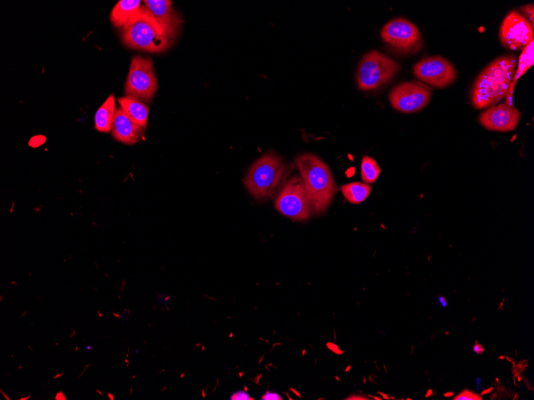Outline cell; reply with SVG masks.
Listing matches in <instances>:
<instances>
[{"label":"cell","mask_w":534,"mask_h":400,"mask_svg":"<svg viewBox=\"0 0 534 400\" xmlns=\"http://www.w3.org/2000/svg\"><path fill=\"white\" fill-rule=\"evenodd\" d=\"M534 62V40H533L530 45H528L524 50L522 51L521 55L519 58V67L517 69V72L515 74L514 78H512L509 94L507 95L506 102L510 104V99L512 98V92H514L516 83L517 81L526 72V70L530 69Z\"/></svg>","instance_id":"obj_18"},{"label":"cell","mask_w":534,"mask_h":400,"mask_svg":"<svg viewBox=\"0 0 534 400\" xmlns=\"http://www.w3.org/2000/svg\"><path fill=\"white\" fill-rule=\"evenodd\" d=\"M279 213L295 221H305L312 213L311 200L301 177H294L285 184L275 202Z\"/></svg>","instance_id":"obj_6"},{"label":"cell","mask_w":534,"mask_h":400,"mask_svg":"<svg viewBox=\"0 0 534 400\" xmlns=\"http://www.w3.org/2000/svg\"><path fill=\"white\" fill-rule=\"evenodd\" d=\"M453 396H454V392H449L444 394V397L446 398H450Z\"/></svg>","instance_id":"obj_28"},{"label":"cell","mask_w":534,"mask_h":400,"mask_svg":"<svg viewBox=\"0 0 534 400\" xmlns=\"http://www.w3.org/2000/svg\"><path fill=\"white\" fill-rule=\"evenodd\" d=\"M454 399L455 400H482V398L481 396H479L478 394L469 391L468 390V389H465V390L462 392L461 394H458V396H457Z\"/></svg>","instance_id":"obj_21"},{"label":"cell","mask_w":534,"mask_h":400,"mask_svg":"<svg viewBox=\"0 0 534 400\" xmlns=\"http://www.w3.org/2000/svg\"><path fill=\"white\" fill-rule=\"evenodd\" d=\"M533 28L519 10H512L500 26L499 39L507 49L523 51L533 40Z\"/></svg>","instance_id":"obj_11"},{"label":"cell","mask_w":534,"mask_h":400,"mask_svg":"<svg viewBox=\"0 0 534 400\" xmlns=\"http://www.w3.org/2000/svg\"><path fill=\"white\" fill-rule=\"evenodd\" d=\"M341 191L349 202L360 204L370 196L371 187L368 184L356 182L341 186Z\"/></svg>","instance_id":"obj_19"},{"label":"cell","mask_w":534,"mask_h":400,"mask_svg":"<svg viewBox=\"0 0 534 400\" xmlns=\"http://www.w3.org/2000/svg\"><path fill=\"white\" fill-rule=\"evenodd\" d=\"M262 399L263 400H279L283 399L281 397L279 396L278 394L274 393V392H267L266 394H264L262 396Z\"/></svg>","instance_id":"obj_24"},{"label":"cell","mask_w":534,"mask_h":400,"mask_svg":"<svg viewBox=\"0 0 534 400\" xmlns=\"http://www.w3.org/2000/svg\"><path fill=\"white\" fill-rule=\"evenodd\" d=\"M230 399L231 400H249V399H251V398L250 397L249 394L244 391H240V392L235 393L233 396H231Z\"/></svg>","instance_id":"obj_23"},{"label":"cell","mask_w":534,"mask_h":400,"mask_svg":"<svg viewBox=\"0 0 534 400\" xmlns=\"http://www.w3.org/2000/svg\"><path fill=\"white\" fill-rule=\"evenodd\" d=\"M297 168L311 200L312 213L325 212L337 191L331 171L324 161L312 154L297 157Z\"/></svg>","instance_id":"obj_2"},{"label":"cell","mask_w":534,"mask_h":400,"mask_svg":"<svg viewBox=\"0 0 534 400\" xmlns=\"http://www.w3.org/2000/svg\"><path fill=\"white\" fill-rule=\"evenodd\" d=\"M398 63L377 51H371L361 58L359 65L357 83L361 90L368 91L381 88L398 72Z\"/></svg>","instance_id":"obj_5"},{"label":"cell","mask_w":534,"mask_h":400,"mask_svg":"<svg viewBox=\"0 0 534 400\" xmlns=\"http://www.w3.org/2000/svg\"><path fill=\"white\" fill-rule=\"evenodd\" d=\"M383 41L398 53L409 54L418 49L422 35L411 21L397 18L388 22L381 32Z\"/></svg>","instance_id":"obj_8"},{"label":"cell","mask_w":534,"mask_h":400,"mask_svg":"<svg viewBox=\"0 0 534 400\" xmlns=\"http://www.w3.org/2000/svg\"><path fill=\"white\" fill-rule=\"evenodd\" d=\"M122 109L127 113L131 120L140 127L145 129L148 125L149 108L141 102L132 98L123 97L118 99Z\"/></svg>","instance_id":"obj_16"},{"label":"cell","mask_w":534,"mask_h":400,"mask_svg":"<svg viewBox=\"0 0 534 400\" xmlns=\"http://www.w3.org/2000/svg\"><path fill=\"white\" fill-rule=\"evenodd\" d=\"M284 164L279 157L268 154L253 164L244 179L245 186L258 200L271 198L281 180Z\"/></svg>","instance_id":"obj_4"},{"label":"cell","mask_w":534,"mask_h":400,"mask_svg":"<svg viewBox=\"0 0 534 400\" xmlns=\"http://www.w3.org/2000/svg\"><path fill=\"white\" fill-rule=\"evenodd\" d=\"M157 88L152 59L140 56L133 58L126 83L125 91L128 97L148 102L152 99Z\"/></svg>","instance_id":"obj_7"},{"label":"cell","mask_w":534,"mask_h":400,"mask_svg":"<svg viewBox=\"0 0 534 400\" xmlns=\"http://www.w3.org/2000/svg\"><path fill=\"white\" fill-rule=\"evenodd\" d=\"M492 391H493V387L489 388V389H487V390H485V391L482 392V396H483V394H488V393H489L490 392H492Z\"/></svg>","instance_id":"obj_29"},{"label":"cell","mask_w":534,"mask_h":400,"mask_svg":"<svg viewBox=\"0 0 534 400\" xmlns=\"http://www.w3.org/2000/svg\"><path fill=\"white\" fill-rule=\"evenodd\" d=\"M521 10L523 14H524L523 15H524L525 17L528 20V22H530L531 24L532 25L533 28V24H534L533 3L525 5V6L521 7Z\"/></svg>","instance_id":"obj_22"},{"label":"cell","mask_w":534,"mask_h":400,"mask_svg":"<svg viewBox=\"0 0 534 400\" xmlns=\"http://www.w3.org/2000/svg\"><path fill=\"white\" fill-rule=\"evenodd\" d=\"M123 40L124 45L133 49L150 52L164 51L171 45V40L150 17L145 7L136 19L123 26Z\"/></svg>","instance_id":"obj_3"},{"label":"cell","mask_w":534,"mask_h":400,"mask_svg":"<svg viewBox=\"0 0 534 400\" xmlns=\"http://www.w3.org/2000/svg\"><path fill=\"white\" fill-rule=\"evenodd\" d=\"M432 95L430 86L420 82H405L393 88L389 95L391 106L402 113H415L429 104Z\"/></svg>","instance_id":"obj_9"},{"label":"cell","mask_w":534,"mask_h":400,"mask_svg":"<svg viewBox=\"0 0 534 400\" xmlns=\"http://www.w3.org/2000/svg\"><path fill=\"white\" fill-rule=\"evenodd\" d=\"M517 65L515 55L501 56L487 65L473 85L471 98L473 107L482 110L504 99L509 94Z\"/></svg>","instance_id":"obj_1"},{"label":"cell","mask_w":534,"mask_h":400,"mask_svg":"<svg viewBox=\"0 0 534 400\" xmlns=\"http://www.w3.org/2000/svg\"><path fill=\"white\" fill-rule=\"evenodd\" d=\"M473 353L478 355H481L484 353L485 349L482 344H480L478 342L474 344L473 348Z\"/></svg>","instance_id":"obj_25"},{"label":"cell","mask_w":534,"mask_h":400,"mask_svg":"<svg viewBox=\"0 0 534 400\" xmlns=\"http://www.w3.org/2000/svg\"><path fill=\"white\" fill-rule=\"evenodd\" d=\"M414 74L421 82L436 88H445L457 79L456 69L441 56L426 57L414 66Z\"/></svg>","instance_id":"obj_10"},{"label":"cell","mask_w":534,"mask_h":400,"mask_svg":"<svg viewBox=\"0 0 534 400\" xmlns=\"http://www.w3.org/2000/svg\"><path fill=\"white\" fill-rule=\"evenodd\" d=\"M381 168L377 161L370 156H364L361 164V179L366 183L373 184L381 174Z\"/></svg>","instance_id":"obj_20"},{"label":"cell","mask_w":534,"mask_h":400,"mask_svg":"<svg viewBox=\"0 0 534 400\" xmlns=\"http://www.w3.org/2000/svg\"><path fill=\"white\" fill-rule=\"evenodd\" d=\"M141 2L139 0H121L113 8L111 20L116 28H123L134 19H136L141 10Z\"/></svg>","instance_id":"obj_15"},{"label":"cell","mask_w":534,"mask_h":400,"mask_svg":"<svg viewBox=\"0 0 534 400\" xmlns=\"http://www.w3.org/2000/svg\"><path fill=\"white\" fill-rule=\"evenodd\" d=\"M432 394H433V391L431 390V389H430L427 394H425V397L429 398L430 397L432 396Z\"/></svg>","instance_id":"obj_30"},{"label":"cell","mask_w":534,"mask_h":400,"mask_svg":"<svg viewBox=\"0 0 534 400\" xmlns=\"http://www.w3.org/2000/svg\"><path fill=\"white\" fill-rule=\"evenodd\" d=\"M439 301L442 307H446L448 305V301L444 296H439Z\"/></svg>","instance_id":"obj_26"},{"label":"cell","mask_w":534,"mask_h":400,"mask_svg":"<svg viewBox=\"0 0 534 400\" xmlns=\"http://www.w3.org/2000/svg\"><path fill=\"white\" fill-rule=\"evenodd\" d=\"M482 380L481 379V378H477L476 385H477V389L478 392H481L482 390Z\"/></svg>","instance_id":"obj_27"},{"label":"cell","mask_w":534,"mask_h":400,"mask_svg":"<svg viewBox=\"0 0 534 400\" xmlns=\"http://www.w3.org/2000/svg\"><path fill=\"white\" fill-rule=\"evenodd\" d=\"M116 111L115 95H111L96 112L95 129L97 131L102 133H109L111 131Z\"/></svg>","instance_id":"obj_17"},{"label":"cell","mask_w":534,"mask_h":400,"mask_svg":"<svg viewBox=\"0 0 534 400\" xmlns=\"http://www.w3.org/2000/svg\"><path fill=\"white\" fill-rule=\"evenodd\" d=\"M521 113L519 109L508 102L493 106L483 111L478 118L481 125L488 131L510 132L519 125Z\"/></svg>","instance_id":"obj_12"},{"label":"cell","mask_w":534,"mask_h":400,"mask_svg":"<svg viewBox=\"0 0 534 400\" xmlns=\"http://www.w3.org/2000/svg\"><path fill=\"white\" fill-rule=\"evenodd\" d=\"M111 131L113 136L124 144L133 145L144 139V129L134 123L122 108L116 111Z\"/></svg>","instance_id":"obj_14"},{"label":"cell","mask_w":534,"mask_h":400,"mask_svg":"<svg viewBox=\"0 0 534 400\" xmlns=\"http://www.w3.org/2000/svg\"><path fill=\"white\" fill-rule=\"evenodd\" d=\"M144 6L165 35L168 39H174L179 33L182 20L172 8L170 0H145Z\"/></svg>","instance_id":"obj_13"}]
</instances>
